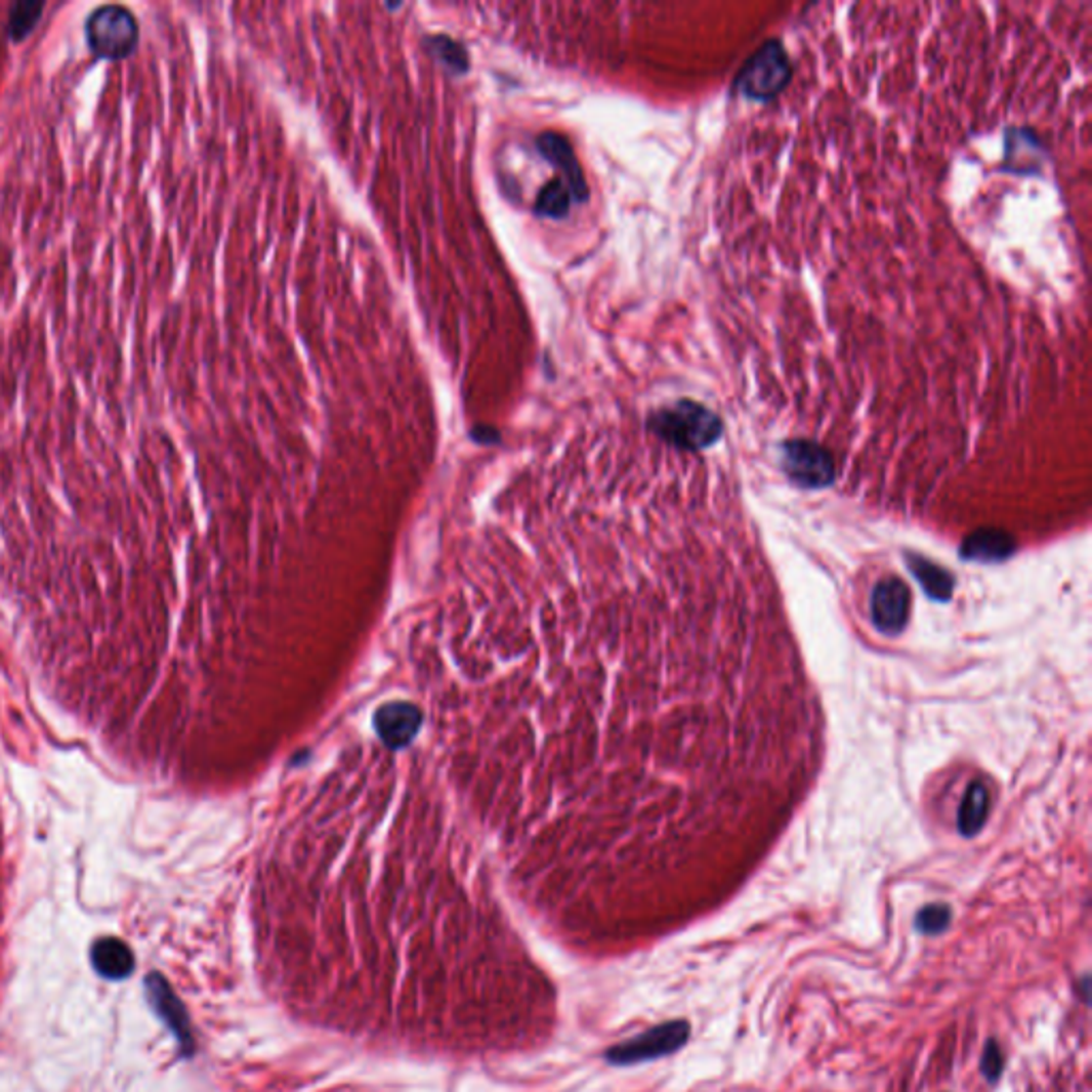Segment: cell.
Segmentation results:
<instances>
[{
    "label": "cell",
    "mask_w": 1092,
    "mask_h": 1092,
    "mask_svg": "<svg viewBox=\"0 0 1092 1092\" xmlns=\"http://www.w3.org/2000/svg\"><path fill=\"white\" fill-rule=\"evenodd\" d=\"M646 429L674 451L700 453L711 449L723 435V421L705 404L677 400L648 414Z\"/></svg>",
    "instance_id": "obj_1"
},
{
    "label": "cell",
    "mask_w": 1092,
    "mask_h": 1092,
    "mask_svg": "<svg viewBox=\"0 0 1092 1092\" xmlns=\"http://www.w3.org/2000/svg\"><path fill=\"white\" fill-rule=\"evenodd\" d=\"M88 49L98 60L120 62L139 45V19L124 5H100L84 24Z\"/></svg>",
    "instance_id": "obj_2"
},
{
    "label": "cell",
    "mask_w": 1092,
    "mask_h": 1092,
    "mask_svg": "<svg viewBox=\"0 0 1092 1092\" xmlns=\"http://www.w3.org/2000/svg\"><path fill=\"white\" fill-rule=\"evenodd\" d=\"M792 80V65L782 41L764 43L739 73L734 88L745 98L770 100L782 94Z\"/></svg>",
    "instance_id": "obj_3"
},
{
    "label": "cell",
    "mask_w": 1092,
    "mask_h": 1092,
    "mask_svg": "<svg viewBox=\"0 0 1092 1092\" xmlns=\"http://www.w3.org/2000/svg\"><path fill=\"white\" fill-rule=\"evenodd\" d=\"M691 1026L687 1020L664 1022L634 1039H628V1042L613 1046L611 1050H606L604 1056L615 1067H630V1064L656 1060L679 1052L687 1044Z\"/></svg>",
    "instance_id": "obj_4"
},
{
    "label": "cell",
    "mask_w": 1092,
    "mask_h": 1092,
    "mask_svg": "<svg viewBox=\"0 0 1092 1092\" xmlns=\"http://www.w3.org/2000/svg\"><path fill=\"white\" fill-rule=\"evenodd\" d=\"M784 467L804 487H828L837 478V459L811 439H788L782 445Z\"/></svg>",
    "instance_id": "obj_5"
},
{
    "label": "cell",
    "mask_w": 1092,
    "mask_h": 1092,
    "mask_svg": "<svg viewBox=\"0 0 1092 1092\" xmlns=\"http://www.w3.org/2000/svg\"><path fill=\"white\" fill-rule=\"evenodd\" d=\"M94 967L108 977H124L133 971L135 960L128 948L116 939H102L92 950Z\"/></svg>",
    "instance_id": "obj_6"
},
{
    "label": "cell",
    "mask_w": 1092,
    "mask_h": 1092,
    "mask_svg": "<svg viewBox=\"0 0 1092 1092\" xmlns=\"http://www.w3.org/2000/svg\"><path fill=\"white\" fill-rule=\"evenodd\" d=\"M45 11V3H35V0H22L15 3L9 11L7 22V35L11 43H22L31 37V33L37 29V24Z\"/></svg>",
    "instance_id": "obj_7"
},
{
    "label": "cell",
    "mask_w": 1092,
    "mask_h": 1092,
    "mask_svg": "<svg viewBox=\"0 0 1092 1092\" xmlns=\"http://www.w3.org/2000/svg\"><path fill=\"white\" fill-rule=\"evenodd\" d=\"M952 924V909L948 905L932 902L920 909L916 916V928L924 934H941Z\"/></svg>",
    "instance_id": "obj_8"
},
{
    "label": "cell",
    "mask_w": 1092,
    "mask_h": 1092,
    "mask_svg": "<svg viewBox=\"0 0 1092 1092\" xmlns=\"http://www.w3.org/2000/svg\"><path fill=\"white\" fill-rule=\"evenodd\" d=\"M1003 1067H1005V1060H1003V1052L999 1048L997 1042H988L985 1048H983V1054H981V1074L988 1082H997L1003 1074Z\"/></svg>",
    "instance_id": "obj_9"
}]
</instances>
